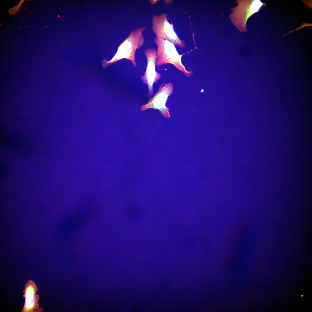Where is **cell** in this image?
Listing matches in <instances>:
<instances>
[{"mask_svg": "<svg viewBox=\"0 0 312 312\" xmlns=\"http://www.w3.org/2000/svg\"><path fill=\"white\" fill-rule=\"evenodd\" d=\"M145 27L133 29L128 37L120 44L117 51L113 58L107 61L104 59L102 61L103 68L108 66L121 59L125 58L130 60L135 67L137 66L135 58L136 50L143 45L144 38L143 34Z\"/></svg>", "mask_w": 312, "mask_h": 312, "instance_id": "obj_1", "label": "cell"}, {"mask_svg": "<svg viewBox=\"0 0 312 312\" xmlns=\"http://www.w3.org/2000/svg\"><path fill=\"white\" fill-rule=\"evenodd\" d=\"M154 41L157 46L155 65L158 66L166 64H171L178 70L183 72L187 78H190L193 72L192 70H187L182 64L181 58L183 54H179L174 44L166 40L155 37Z\"/></svg>", "mask_w": 312, "mask_h": 312, "instance_id": "obj_2", "label": "cell"}, {"mask_svg": "<svg viewBox=\"0 0 312 312\" xmlns=\"http://www.w3.org/2000/svg\"><path fill=\"white\" fill-rule=\"evenodd\" d=\"M238 5L231 9L233 12L229 15L231 21L241 32L246 31V25L248 18L258 12L263 5H266L260 0L236 1Z\"/></svg>", "mask_w": 312, "mask_h": 312, "instance_id": "obj_3", "label": "cell"}, {"mask_svg": "<svg viewBox=\"0 0 312 312\" xmlns=\"http://www.w3.org/2000/svg\"><path fill=\"white\" fill-rule=\"evenodd\" d=\"M167 14L162 13L159 15H154L152 19V28L157 37L166 40L180 48L185 46L183 40L180 39L175 32L173 25L167 19Z\"/></svg>", "mask_w": 312, "mask_h": 312, "instance_id": "obj_4", "label": "cell"}, {"mask_svg": "<svg viewBox=\"0 0 312 312\" xmlns=\"http://www.w3.org/2000/svg\"><path fill=\"white\" fill-rule=\"evenodd\" d=\"M173 88V85L171 82L163 83L154 96L146 104L141 107V110L145 111L149 108L158 109L164 117L170 118L169 109L165 104L168 97L172 93Z\"/></svg>", "mask_w": 312, "mask_h": 312, "instance_id": "obj_5", "label": "cell"}, {"mask_svg": "<svg viewBox=\"0 0 312 312\" xmlns=\"http://www.w3.org/2000/svg\"><path fill=\"white\" fill-rule=\"evenodd\" d=\"M144 53L147 60L146 70L144 76H141L140 78L143 84L148 85V92L147 97L150 99L153 94V85L154 82H157L161 77V75L156 72L155 70L156 58V51L153 48L146 49Z\"/></svg>", "mask_w": 312, "mask_h": 312, "instance_id": "obj_6", "label": "cell"}, {"mask_svg": "<svg viewBox=\"0 0 312 312\" xmlns=\"http://www.w3.org/2000/svg\"><path fill=\"white\" fill-rule=\"evenodd\" d=\"M39 295H36L34 297L25 299L24 305L22 312H40L43 309L39 307L38 303Z\"/></svg>", "mask_w": 312, "mask_h": 312, "instance_id": "obj_7", "label": "cell"}, {"mask_svg": "<svg viewBox=\"0 0 312 312\" xmlns=\"http://www.w3.org/2000/svg\"><path fill=\"white\" fill-rule=\"evenodd\" d=\"M38 289L34 282L32 281H28L26 283L23 291V297L29 299L34 297Z\"/></svg>", "mask_w": 312, "mask_h": 312, "instance_id": "obj_8", "label": "cell"}, {"mask_svg": "<svg viewBox=\"0 0 312 312\" xmlns=\"http://www.w3.org/2000/svg\"><path fill=\"white\" fill-rule=\"evenodd\" d=\"M0 168V179L2 180L5 179L8 176V170L7 168L3 165H1Z\"/></svg>", "mask_w": 312, "mask_h": 312, "instance_id": "obj_9", "label": "cell"}]
</instances>
